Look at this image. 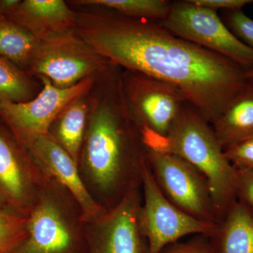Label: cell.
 <instances>
[{"instance_id":"obj_1","label":"cell","mask_w":253,"mask_h":253,"mask_svg":"<svg viewBox=\"0 0 253 253\" xmlns=\"http://www.w3.org/2000/svg\"><path fill=\"white\" fill-rule=\"evenodd\" d=\"M110 12L78 16L81 38L116 66L172 84L210 124L247 84L227 58L174 36L158 22Z\"/></svg>"},{"instance_id":"obj_2","label":"cell","mask_w":253,"mask_h":253,"mask_svg":"<svg viewBox=\"0 0 253 253\" xmlns=\"http://www.w3.org/2000/svg\"><path fill=\"white\" fill-rule=\"evenodd\" d=\"M147 152L121 83L112 99L100 105L88 119L78 161L82 179L95 202L109 211L131 189L141 186Z\"/></svg>"},{"instance_id":"obj_3","label":"cell","mask_w":253,"mask_h":253,"mask_svg":"<svg viewBox=\"0 0 253 253\" xmlns=\"http://www.w3.org/2000/svg\"><path fill=\"white\" fill-rule=\"evenodd\" d=\"M26 234L9 253H88L86 219L72 194L44 175L26 217Z\"/></svg>"},{"instance_id":"obj_4","label":"cell","mask_w":253,"mask_h":253,"mask_svg":"<svg viewBox=\"0 0 253 253\" xmlns=\"http://www.w3.org/2000/svg\"><path fill=\"white\" fill-rule=\"evenodd\" d=\"M169 154L185 160L206 178L218 221L234 201L236 169L228 161L212 125L186 102L168 133Z\"/></svg>"},{"instance_id":"obj_5","label":"cell","mask_w":253,"mask_h":253,"mask_svg":"<svg viewBox=\"0 0 253 253\" xmlns=\"http://www.w3.org/2000/svg\"><path fill=\"white\" fill-rule=\"evenodd\" d=\"M158 23L174 36L227 58L245 72L253 70V49L231 31L217 11L190 0L172 1L167 18Z\"/></svg>"},{"instance_id":"obj_6","label":"cell","mask_w":253,"mask_h":253,"mask_svg":"<svg viewBox=\"0 0 253 253\" xmlns=\"http://www.w3.org/2000/svg\"><path fill=\"white\" fill-rule=\"evenodd\" d=\"M111 64L74 30L40 41L29 67L54 86L67 88L106 71Z\"/></svg>"},{"instance_id":"obj_7","label":"cell","mask_w":253,"mask_h":253,"mask_svg":"<svg viewBox=\"0 0 253 253\" xmlns=\"http://www.w3.org/2000/svg\"><path fill=\"white\" fill-rule=\"evenodd\" d=\"M141 191L139 224L147 240L149 253H160L185 236H211L215 232L217 224L191 217L166 199L156 184L147 161L142 169Z\"/></svg>"},{"instance_id":"obj_8","label":"cell","mask_w":253,"mask_h":253,"mask_svg":"<svg viewBox=\"0 0 253 253\" xmlns=\"http://www.w3.org/2000/svg\"><path fill=\"white\" fill-rule=\"evenodd\" d=\"M147 151L150 170L166 199L191 217L218 224L211 188L204 174L176 155Z\"/></svg>"},{"instance_id":"obj_9","label":"cell","mask_w":253,"mask_h":253,"mask_svg":"<svg viewBox=\"0 0 253 253\" xmlns=\"http://www.w3.org/2000/svg\"><path fill=\"white\" fill-rule=\"evenodd\" d=\"M42 89L33 99L24 102H0V117L16 139L27 149L33 141L47 135L51 125L63 110L89 90L92 78H87L67 88L54 86L41 77Z\"/></svg>"},{"instance_id":"obj_10","label":"cell","mask_w":253,"mask_h":253,"mask_svg":"<svg viewBox=\"0 0 253 253\" xmlns=\"http://www.w3.org/2000/svg\"><path fill=\"white\" fill-rule=\"evenodd\" d=\"M121 83L127 109L139 128L167 136L188 102L181 91L158 78L129 70L123 73Z\"/></svg>"},{"instance_id":"obj_11","label":"cell","mask_w":253,"mask_h":253,"mask_svg":"<svg viewBox=\"0 0 253 253\" xmlns=\"http://www.w3.org/2000/svg\"><path fill=\"white\" fill-rule=\"evenodd\" d=\"M44 179L28 149L0 126V208L27 217Z\"/></svg>"},{"instance_id":"obj_12","label":"cell","mask_w":253,"mask_h":253,"mask_svg":"<svg viewBox=\"0 0 253 253\" xmlns=\"http://www.w3.org/2000/svg\"><path fill=\"white\" fill-rule=\"evenodd\" d=\"M141 204V186H136L116 207L86 221L88 253H149L139 224Z\"/></svg>"},{"instance_id":"obj_13","label":"cell","mask_w":253,"mask_h":253,"mask_svg":"<svg viewBox=\"0 0 253 253\" xmlns=\"http://www.w3.org/2000/svg\"><path fill=\"white\" fill-rule=\"evenodd\" d=\"M27 149L43 174L64 186L77 200L86 221L96 219L107 212L88 192L77 163L49 134L38 137Z\"/></svg>"},{"instance_id":"obj_14","label":"cell","mask_w":253,"mask_h":253,"mask_svg":"<svg viewBox=\"0 0 253 253\" xmlns=\"http://www.w3.org/2000/svg\"><path fill=\"white\" fill-rule=\"evenodd\" d=\"M38 41L74 31L78 15L62 0L21 1L9 16Z\"/></svg>"},{"instance_id":"obj_15","label":"cell","mask_w":253,"mask_h":253,"mask_svg":"<svg viewBox=\"0 0 253 253\" xmlns=\"http://www.w3.org/2000/svg\"><path fill=\"white\" fill-rule=\"evenodd\" d=\"M213 253H253V214L234 201L209 236Z\"/></svg>"},{"instance_id":"obj_16","label":"cell","mask_w":253,"mask_h":253,"mask_svg":"<svg viewBox=\"0 0 253 253\" xmlns=\"http://www.w3.org/2000/svg\"><path fill=\"white\" fill-rule=\"evenodd\" d=\"M212 126L224 150L253 136V79H249Z\"/></svg>"},{"instance_id":"obj_17","label":"cell","mask_w":253,"mask_h":253,"mask_svg":"<svg viewBox=\"0 0 253 253\" xmlns=\"http://www.w3.org/2000/svg\"><path fill=\"white\" fill-rule=\"evenodd\" d=\"M83 97L73 101L60 113L48 133L78 166L89 119Z\"/></svg>"},{"instance_id":"obj_18","label":"cell","mask_w":253,"mask_h":253,"mask_svg":"<svg viewBox=\"0 0 253 253\" xmlns=\"http://www.w3.org/2000/svg\"><path fill=\"white\" fill-rule=\"evenodd\" d=\"M39 42L25 28L0 14V57L17 67L29 66Z\"/></svg>"},{"instance_id":"obj_19","label":"cell","mask_w":253,"mask_h":253,"mask_svg":"<svg viewBox=\"0 0 253 253\" xmlns=\"http://www.w3.org/2000/svg\"><path fill=\"white\" fill-rule=\"evenodd\" d=\"M79 4L102 6L126 17L160 22L170 11L172 1L168 0H81Z\"/></svg>"},{"instance_id":"obj_20","label":"cell","mask_w":253,"mask_h":253,"mask_svg":"<svg viewBox=\"0 0 253 253\" xmlns=\"http://www.w3.org/2000/svg\"><path fill=\"white\" fill-rule=\"evenodd\" d=\"M31 84L14 63L0 57V102H24L31 96Z\"/></svg>"},{"instance_id":"obj_21","label":"cell","mask_w":253,"mask_h":253,"mask_svg":"<svg viewBox=\"0 0 253 253\" xmlns=\"http://www.w3.org/2000/svg\"><path fill=\"white\" fill-rule=\"evenodd\" d=\"M27 219L0 208V253H9L24 239Z\"/></svg>"},{"instance_id":"obj_22","label":"cell","mask_w":253,"mask_h":253,"mask_svg":"<svg viewBox=\"0 0 253 253\" xmlns=\"http://www.w3.org/2000/svg\"><path fill=\"white\" fill-rule=\"evenodd\" d=\"M225 23L243 42L253 49V20L242 10L226 11Z\"/></svg>"},{"instance_id":"obj_23","label":"cell","mask_w":253,"mask_h":253,"mask_svg":"<svg viewBox=\"0 0 253 253\" xmlns=\"http://www.w3.org/2000/svg\"><path fill=\"white\" fill-rule=\"evenodd\" d=\"M224 151L236 169H253V136L228 146Z\"/></svg>"},{"instance_id":"obj_24","label":"cell","mask_w":253,"mask_h":253,"mask_svg":"<svg viewBox=\"0 0 253 253\" xmlns=\"http://www.w3.org/2000/svg\"><path fill=\"white\" fill-rule=\"evenodd\" d=\"M160 253H213V250L209 236L196 235L169 245Z\"/></svg>"},{"instance_id":"obj_25","label":"cell","mask_w":253,"mask_h":253,"mask_svg":"<svg viewBox=\"0 0 253 253\" xmlns=\"http://www.w3.org/2000/svg\"><path fill=\"white\" fill-rule=\"evenodd\" d=\"M235 196L253 214V169H236Z\"/></svg>"},{"instance_id":"obj_26","label":"cell","mask_w":253,"mask_h":253,"mask_svg":"<svg viewBox=\"0 0 253 253\" xmlns=\"http://www.w3.org/2000/svg\"><path fill=\"white\" fill-rule=\"evenodd\" d=\"M190 1L196 6L214 11L219 9L224 11L241 10L246 5L253 3V0H190Z\"/></svg>"},{"instance_id":"obj_27","label":"cell","mask_w":253,"mask_h":253,"mask_svg":"<svg viewBox=\"0 0 253 253\" xmlns=\"http://www.w3.org/2000/svg\"><path fill=\"white\" fill-rule=\"evenodd\" d=\"M20 0H0V14L9 16L20 4Z\"/></svg>"},{"instance_id":"obj_28","label":"cell","mask_w":253,"mask_h":253,"mask_svg":"<svg viewBox=\"0 0 253 253\" xmlns=\"http://www.w3.org/2000/svg\"><path fill=\"white\" fill-rule=\"evenodd\" d=\"M246 76L248 79H253V70L246 72Z\"/></svg>"}]
</instances>
